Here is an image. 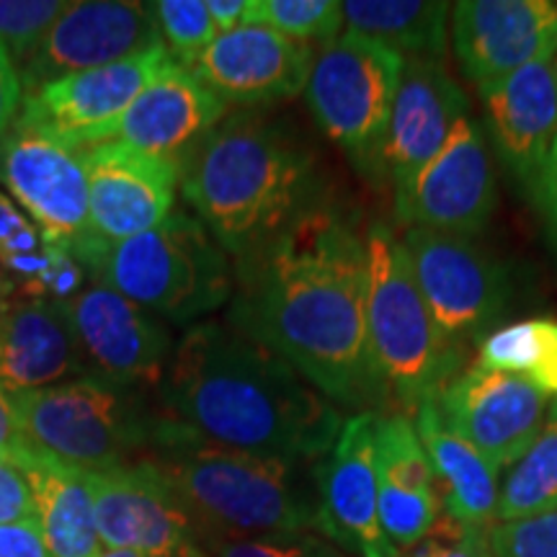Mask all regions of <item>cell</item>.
<instances>
[{
	"label": "cell",
	"mask_w": 557,
	"mask_h": 557,
	"mask_svg": "<svg viewBox=\"0 0 557 557\" xmlns=\"http://www.w3.org/2000/svg\"><path fill=\"white\" fill-rule=\"evenodd\" d=\"M0 557H52L37 517L0 524Z\"/></svg>",
	"instance_id": "39"
},
{
	"label": "cell",
	"mask_w": 557,
	"mask_h": 557,
	"mask_svg": "<svg viewBox=\"0 0 557 557\" xmlns=\"http://www.w3.org/2000/svg\"><path fill=\"white\" fill-rule=\"evenodd\" d=\"M400 240L418 292L444 336L465 351L483 344L511 308L513 284L504 263L468 235L406 227Z\"/></svg>",
	"instance_id": "9"
},
{
	"label": "cell",
	"mask_w": 557,
	"mask_h": 557,
	"mask_svg": "<svg viewBox=\"0 0 557 557\" xmlns=\"http://www.w3.org/2000/svg\"><path fill=\"white\" fill-rule=\"evenodd\" d=\"M11 292H13V284L9 282V278H5L3 271H0V302H3V299L9 297Z\"/></svg>",
	"instance_id": "45"
},
{
	"label": "cell",
	"mask_w": 557,
	"mask_h": 557,
	"mask_svg": "<svg viewBox=\"0 0 557 557\" xmlns=\"http://www.w3.org/2000/svg\"><path fill=\"white\" fill-rule=\"evenodd\" d=\"M90 274L171 325H197L230 305L235 292L233 259L184 209L103 250Z\"/></svg>",
	"instance_id": "6"
},
{
	"label": "cell",
	"mask_w": 557,
	"mask_h": 557,
	"mask_svg": "<svg viewBox=\"0 0 557 557\" xmlns=\"http://www.w3.org/2000/svg\"><path fill=\"white\" fill-rule=\"evenodd\" d=\"M207 9L214 21V29L218 34H225L250 24L253 0H207Z\"/></svg>",
	"instance_id": "43"
},
{
	"label": "cell",
	"mask_w": 557,
	"mask_h": 557,
	"mask_svg": "<svg viewBox=\"0 0 557 557\" xmlns=\"http://www.w3.org/2000/svg\"><path fill=\"white\" fill-rule=\"evenodd\" d=\"M470 99L444 60H406L385 143V178L398 191L436 156Z\"/></svg>",
	"instance_id": "23"
},
{
	"label": "cell",
	"mask_w": 557,
	"mask_h": 557,
	"mask_svg": "<svg viewBox=\"0 0 557 557\" xmlns=\"http://www.w3.org/2000/svg\"><path fill=\"white\" fill-rule=\"evenodd\" d=\"M0 449L9 455V459L16 468L34 449H37L29 438L24 436V431H21L16 408H13L11 395L5 393L3 387H0Z\"/></svg>",
	"instance_id": "41"
},
{
	"label": "cell",
	"mask_w": 557,
	"mask_h": 557,
	"mask_svg": "<svg viewBox=\"0 0 557 557\" xmlns=\"http://www.w3.org/2000/svg\"><path fill=\"white\" fill-rule=\"evenodd\" d=\"M480 101L487 143L521 191L534 199L557 137V75L549 54L480 88Z\"/></svg>",
	"instance_id": "21"
},
{
	"label": "cell",
	"mask_w": 557,
	"mask_h": 557,
	"mask_svg": "<svg viewBox=\"0 0 557 557\" xmlns=\"http://www.w3.org/2000/svg\"><path fill=\"white\" fill-rule=\"evenodd\" d=\"M225 116L227 103L220 101L191 70L171 60L132 101L103 143H122L148 156L181 163Z\"/></svg>",
	"instance_id": "24"
},
{
	"label": "cell",
	"mask_w": 557,
	"mask_h": 557,
	"mask_svg": "<svg viewBox=\"0 0 557 557\" xmlns=\"http://www.w3.org/2000/svg\"><path fill=\"white\" fill-rule=\"evenodd\" d=\"M150 11L165 50L184 67H189L197 54L205 52L218 37L207 0H158L150 3Z\"/></svg>",
	"instance_id": "33"
},
{
	"label": "cell",
	"mask_w": 557,
	"mask_h": 557,
	"mask_svg": "<svg viewBox=\"0 0 557 557\" xmlns=\"http://www.w3.org/2000/svg\"><path fill=\"white\" fill-rule=\"evenodd\" d=\"M67 9V0H0V45L24 67Z\"/></svg>",
	"instance_id": "34"
},
{
	"label": "cell",
	"mask_w": 557,
	"mask_h": 557,
	"mask_svg": "<svg viewBox=\"0 0 557 557\" xmlns=\"http://www.w3.org/2000/svg\"><path fill=\"white\" fill-rule=\"evenodd\" d=\"M534 205H537L542 220H545L549 243H553L557 250V137L553 148H549L545 169H542L537 194H534Z\"/></svg>",
	"instance_id": "42"
},
{
	"label": "cell",
	"mask_w": 557,
	"mask_h": 557,
	"mask_svg": "<svg viewBox=\"0 0 557 557\" xmlns=\"http://www.w3.org/2000/svg\"><path fill=\"white\" fill-rule=\"evenodd\" d=\"M181 194L233 263L333 205L315 145L269 109L227 111L181 160Z\"/></svg>",
	"instance_id": "3"
},
{
	"label": "cell",
	"mask_w": 557,
	"mask_h": 557,
	"mask_svg": "<svg viewBox=\"0 0 557 557\" xmlns=\"http://www.w3.org/2000/svg\"><path fill=\"white\" fill-rule=\"evenodd\" d=\"M549 511H557V398L549 400L545 426L532 447L508 468L500 483L496 524Z\"/></svg>",
	"instance_id": "30"
},
{
	"label": "cell",
	"mask_w": 557,
	"mask_h": 557,
	"mask_svg": "<svg viewBox=\"0 0 557 557\" xmlns=\"http://www.w3.org/2000/svg\"><path fill=\"white\" fill-rule=\"evenodd\" d=\"M491 529L462 524L442 511L426 537L400 553V557H493Z\"/></svg>",
	"instance_id": "37"
},
{
	"label": "cell",
	"mask_w": 557,
	"mask_h": 557,
	"mask_svg": "<svg viewBox=\"0 0 557 557\" xmlns=\"http://www.w3.org/2000/svg\"><path fill=\"white\" fill-rule=\"evenodd\" d=\"M549 62H553V70H555V75H557V45H555L553 54H549Z\"/></svg>",
	"instance_id": "46"
},
{
	"label": "cell",
	"mask_w": 557,
	"mask_h": 557,
	"mask_svg": "<svg viewBox=\"0 0 557 557\" xmlns=\"http://www.w3.org/2000/svg\"><path fill=\"white\" fill-rule=\"evenodd\" d=\"M21 107H24V88H21L18 67L0 45V143L16 129Z\"/></svg>",
	"instance_id": "40"
},
{
	"label": "cell",
	"mask_w": 557,
	"mask_h": 557,
	"mask_svg": "<svg viewBox=\"0 0 557 557\" xmlns=\"http://www.w3.org/2000/svg\"><path fill=\"white\" fill-rule=\"evenodd\" d=\"M207 557H351L318 532L218 537L205 542Z\"/></svg>",
	"instance_id": "35"
},
{
	"label": "cell",
	"mask_w": 557,
	"mask_h": 557,
	"mask_svg": "<svg viewBox=\"0 0 557 557\" xmlns=\"http://www.w3.org/2000/svg\"><path fill=\"white\" fill-rule=\"evenodd\" d=\"M60 246L47 243L29 214L0 191V271L16 289H29L50 269Z\"/></svg>",
	"instance_id": "31"
},
{
	"label": "cell",
	"mask_w": 557,
	"mask_h": 557,
	"mask_svg": "<svg viewBox=\"0 0 557 557\" xmlns=\"http://www.w3.org/2000/svg\"><path fill=\"white\" fill-rule=\"evenodd\" d=\"M367 331L393 406L413 416L462 372L465 348L451 344L431 315L403 240L387 222L364 230Z\"/></svg>",
	"instance_id": "5"
},
{
	"label": "cell",
	"mask_w": 557,
	"mask_h": 557,
	"mask_svg": "<svg viewBox=\"0 0 557 557\" xmlns=\"http://www.w3.org/2000/svg\"><path fill=\"white\" fill-rule=\"evenodd\" d=\"M103 549L148 557H207L197 521L145 459L88 472Z\"/></svg>",
	"instance_id": "14"
},
{
	"label": "cell",
	"mask_w": 557,
	"mask_h": 557,
	"mask_svg": "<svg viewBox=\"0 0 557 557\" xmlns=\"http://www.w3.org/2000/svg\"><path fill=\"white\" fill-rule=\"evenodd\" d=\"M0 459H9V455H5L3 449H0ZM9 462H11V459H9Z\"/></svg>",
	"instance_id": "47"
},
{
	"label": "cell",
	"mask_w": 557,
	"mask_h": 557,
	"mask_svg": "<svg viewBox=\"0 0 557 557\" xmlns=\"http://www.w3.org/2000/svg\"><path fill=\"white\" fill-rule=\"evenodd\" d=\"M11 400L34 447L83 472L139 462L171 426V418L152 406L145 389L101 377H81Z\"/></svg>",
	"instance_id": "7"
},
{
	"label": "cell",
	"mask_w": 557,
	"mask_h": 557,
	"mask_svg": "<svg viewBox=\"0 0 557 557\" xmlns=\"http://www.w3.org/2000/svg\"><path fill=\"white\" fill-rule=\"evenodd\" d=\"M158 406L205 442L308 462L329 455L346 421L278 354L218 320L176 341Z\"/></svg>",
	"instance_id": "2"
},
{
	"label": "cell",
	"mask_w": 557,
	"mask_h": 557,
	"mask_svg": "<svg viewBox=\"0 0 557 557\" xmlns=\"http://www.w3.org/2000/svg\"><path fill=\"white\" fill-rule=\"evenodd\" d=\"M225 323L278 354L338 410H393L367 331L364 233L336 201L235 261Z\"/></svg>",
	"instance_id": "1"
},
{
	"label": "cell",
	"mask_w": 557,
	"mask_h": 557,
	"mask_svg": "<svg viewBox=\"0 0 557 557\" xmlns=\"http://www.w3.org/2000/svg\"><path fill=\"white\" fill-rule=\"evenodd\" d=\"M0 184L47 243L67 248L83 263L90 250V212L81 150L16 127L0 143Z\"/></svg>",
	"instance_id": "11"
},
{
	"label": "cell",
	"mask_w": 557,
	"mask_h": 557,
	"mask_svg": "<svg viewBox=\"0 0 557 557\" xmlns=\"http://www.w3.org/2000/svg\"><path fill=\"white\" fill-rule=\"evenodd\" d=\"M380 521L400 553L418 545L442 517V496L413 418L400 410L374 413Z\"/></svg>",
	"instance_id": "25"
},
{
	"label": "cell",
	"mask_w": 557,
	"mask_h": 557,
	"mask_svg": "<svg viewBox=\"0 0 557 557\" xmlns=\"http://www.w3.org/2000/svg\"><path fill=\"white\" fill-rule=\"evenodd\" d=\"M99 557H148V555L132 553V549H101Z\"/></svg>",
	"instance_id": "44"
},
{
	"label": "cell",
	"mask_w": 557,
	"mask_h": 557,
	"mask_svg": "<svg viewBox=\"0 0 557 557\" xmlns=\"http://www.w3.org/2000/svg\"><path fill=\"white\" fill-rule=\"evenodd\" d=\"M67 312L90 377L158 393L176 348L163 320L94 274Z\"/></svg>",
	"instance_id": "13"
},
{
	"label": "cell",
	"mask_w": 557,
	"mask_h": 557,
	"mask_svg": "<svg viewBox=\"0 0 557 557\" xmlns=\"http://www.w3.org/2000/svg\"><path fill=\"white\" fill-rule=\"evenodd\" d=\"M410 418L434 468L442 511L470 527H496L500 470L442 421L434 403Z\"/></svg>",
	"instance_id": "26"
},
{
	"label": "cell",
	"mask_w": 557,
	"mask_h": 557,
	"mask_svg": "<svg viewBox=\"0 0 557 557\" xmlns=\"http://www.w3.org/2000/svg\"><path fill=\"white\" fill-rule=\"evenodd\" d=\"M496 169L483 124L462 116L434 158L395 191V214L406 227L483 233L496 212Z\"/></svg>",
	"instance_id": "10"
},
{
	"label": "cell",
	"mask_w": 557,
	"mask_h": 557,
	"mask_svg": "<svg viewBox=\"0 0 557 557\" xmlns=\"http://www.w3.org/2000/svg\"><path fill=\"white\" fill-rule=\"evenodd\" d=\"M434 406L455 434L504 472L545 426L549 398L517 374L470 367L438 393Z\"/></svg>",
	"instance_id": "17"
},
{
	"label": "cell",
	"mask_w": 557,
	"mask_h": 557,
	"mask_svg": "<svg viewBox=\"0 0 557 557\" xmlns=\"http://www.w3.org/2000/svg\"><path fill=\"white\" fill-rule=\"evenodd\" d=\"M449 21L455 58L478 90L557 45V0H459Z\"/></svg>",
	"instance_id": "20"
},
{
	"label": "cell",
	"mask_w": 557,
	"mask_h": 557,
	"mask_svg": "<svg viewBox=\"0 0 557 557\" xmlns=\"http://www.w3.org/2000/svg\"><path fill=\"white\" fill-rule=\"evenodd\" d=\"M323 537L351 557H400L380 521L374 413H351L315 462Z\"/></svg>",
	"instance_id": "18"
},
{
	"label": "cell",
	"mask_w": 557,
	"mask_h": 557,
	"mask_svg": "<svg viewBox=\"0 0 557 557\" xmlns=\"http://www.w3.org/2000/svg\"><path fill=\"white\" fill-rule=\"evenodd\" d=\"M171 60L169 50L160 47L116 65L54 81L24 96L16 127L60 139L73 150L99 145Z\"/></svg>",
	"instance_id": "16"
},
{
	"label": "cell",
	"mask_w": 557,
	"mask_h": 557,
	"mask_svg": "<svg viewBox=\"0 0 557 557\" xmlns=\"http://www.w3.org/2000/svg\"><path fill=\"white\" fill-rule=\"evenodd\" d=\"M88 171L90 271L103 250L156 227L176 209L181 163L148 156L122 143H99L81 150Z\"/></svg>",
	"instance_id": "12"
},
{
	"label": "cell",
	"mask_w": 557,
	"mask_h": 557,
	"mask_svg": "<svg viewBox=\"0 0 557 557\" xmlns=\"http://www.w3.org/2000/svg\"><path fill=\"white\" fill-rule=\"evenodd\" d=\"M34 517V496L24 470L0 459V524Z\"/></svg>",
	"instance_id": "38"
},
{
	"label": "cell",
	"mask_w": 557,
	"mask_h": 557,
	"mask_svg": "<svg viewBox=\"0 0 557 557\" xmlns=\"http://www.w3.org/2000/svg\"><path fill=\"white\" fill-rule=\"evenodd\" d=\"M403 65L387 47L344 32L315 52L305 88L320 132L372 184L387 181L385 143Z\"/></svg>",
	"instance_id": "8"
},
{
	"label": "cell",
	"mask_w": 557,
	"mask_h": 557,
	"mask_svg": "<svg viewBox=\"0 0 557 557\" xmlns=\"http://www.w3.org/2000/svg\"><path fill=\"white\" fill-rule=\"evenodd\" d=\"M250 24L302 45L325 47L341 37L346 21L338 0H253Z\"/></svg>",
	"instance_id": "32"
},
{
	"label": "cell",
	"mask_w": 557,
	"mask_h": 557,
	"mask_svg": "<svg viewBox=\"0 0 557 557\" xmlns=\"http://www.w3.org/2000/svg\"><path fill=\"white\" fill-rule=\"evenodd\" d=\"M81 377L90 372L67 305L13 287L0 302V387L13 398Z\"/></svg>",
	"instance_id": "22"
},
{
	"label": "cell",
	"mask_w": 557,
	"mask_h": 557,
	"mask_svg": "<svg viewBox=\"0 0 557 557\" xmlns=\"http://www.w3.org/2000/svg\"><path fill=\"white\" fill-rule=\"evenodd\" d=\"M480 369L517 374L557 398V320L532 318L500 325L478 348Z\"/></svg>",
	"instance_id": "29"
},
{
	"label": "cell",
	"mask_w": 557,
	"mask_h": 557,
	"mask_svg": "<svg viewBox=\"0 0 557 557\" xmlns=\"http://www.w3.org/2000/svg\"><path fill=\"white\" fill-rule=\"evenodd\" d=\"M493 557H557V511L491 529Z\"/></svg>",
	"instance_id": "36"
},
{
	"label": "cell",
	"mask_w": 557,
	"mask_h": 557,
	"mask_svg": "<svg viewBox=\"0 0 557 557\" xmlns=\"http://www.w3.org/2000/svg\"><path fill=\"white\" fill-rule=\"evenodd\" d=\"M145 462L173 487L197 521L201 542L261 534H323L315 462L205 442L171 418Z\"/></svg>",
	"instance_id": "4"
},
{
	"label": "cell",
	"mask_w": 557,
	"mask_h": 557,
	"mask_svg": "<svg viewBox=\"0 0 557 557\" xmlns=\"http://www.w3.org/2000/svg\"><path fill=\"white\" fill-rule=\"evenodd\" d=\"M160 47L165 45L150 3L75 0L54 21L29 62L18 67L21 88L24 96H32L67 75L116 65Z\"/></svg>",
	"instance_id": "15"
},
{
	"label": "cell",
	"mask_w": 557,
	"mask_h": 557,
	"mask_svg": "<svg viewBox=\"0 0 557 557\" xmlns=\"http://www.w3.org/2000/svg\"><path fill=\"white\" fill-rule=\"evenodd\" d=\"M344 21L351 34L387 47L403 60H444L451 3L429 0H348Z\"/></svg>",
	"instance_id": "28"
},
{
	"label": "cell",
	"mask_w": 557,
	"mask_h": 557,
	"mask_svg": "<svg viewBox=\"0 0 557 557\" xmlns=\"http://www.w3.org/2000/svg\"><path fill=\"white\" fill-rule=\"evenodd\" d=\"M315 50L267 26L218 34L189 67L205 86L238 109H269L305 94Z\"/></svg>",
	"instance_id": "19"
},
{
	"label": "cell",
	"mask_w": 557,
	"mask_h": 557,
	"mask_svg": "<svg viewBox=\"0 0 557 557\" xmlns=\"http://www.w3.org/2000/svg\"><path fill=\"white\" fill-rule=\"evenodd\" d=\"M29 480L34 517L52 557H99L101 537L96 527L94 493L88 472L34 449L18 465Z\"/></svg>",
	"instance_id": "27"
}]
</instances>
